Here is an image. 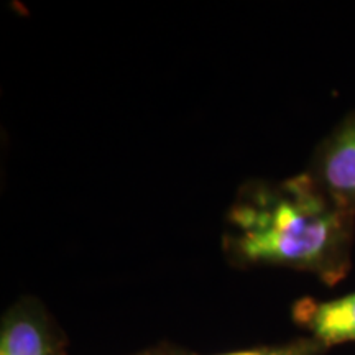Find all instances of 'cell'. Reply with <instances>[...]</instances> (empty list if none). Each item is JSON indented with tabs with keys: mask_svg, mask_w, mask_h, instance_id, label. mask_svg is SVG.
Here are the masks:
<instances>
[{
	"mask_svg": "<svg viewBox=\"0 0 355 355\" xmlns=\"http://www.w3.org/2000/svg\"><path fill=\"white\" fill-rule=\"evenodd\" d=\"M355 214L331 201L304 173L248 181L225 217L222 250L235 268L283 266L336 286L352 266Z\"/></svg>",
	"mask_w": 355,
	"mask_h": 355,
	"instance_id": "cell-1",
	"label": "cell"
},
{
	"mask_svg": "<svg viewBox=\"0 0 355 355\" xmlns=\"http://www.w3.org/2000/svg\"><path fill=\"white\" fill-rule=\"evenodd\" d=\"M306 175L332 202L355 214V112L318 145Z\"/></svg>",
	"mask_w": 355,
	"mask_h": 355,
	"instance_id": "cell-2",
	"label": "cell"
},
{
	"mask_svg": "<svg viewBox=\"0 0 355 355\" xmlns=\"http://www.w3.org/2000/svg\"><path fill=\"white\" fill-rule=\"evenodd\" d=\"M0 355H66V336L37 298H20L0 322Z\"/></svg>",
	"mask_w": 355,
	"mask_h": 355,
	"instance_id": "cell-3",
	"label": "cell"
},
{
	"mask_svg": "<svg viewBox=\"0 0 355 355\" xmlns=\"http://www.w3.org/2000/svg\"><path fill=\"white\" fill-rule=\"evenodd\" d=\"M291 316L296 326L326 349L355 343V291L329 301L306 296L293 304Z\"/></svg>",
	"mask_w": 355,
	"mask_h": 355,
	"instance_id": "cell-4",
	"label": "cell"
},
{
	"mask_svg": "<svg viewBox=\"0 0 355 355\" xmlns=\"http://www.w3.org/2000/svg\"><path fill=\"white\" fill-rule=\"evenodd\" d=\"M326 350L327 349L324 347L319 340L308 336V337H301V339L291 340V343H286V344L263 345V347L243 349V350H235V352L216 354V355H324L326 354ZM176 355H201V354L178 350Z\"/></svg>",
	"mask_w": 355,
	"mask_h": 355,
	"instance_id": "cell-5",
	"label": "cell"
},
{
	"mask_svg": "<svg viewBox=\"0 0 355 355\" xmlns=\"http://www.w3.org/2000/svg\"><path fill=\"white\" fill-rule=\"evenodd\" d=\"M176 354H178L176 347H171L170 344H159V345H155V347L141 350V352L133 354V355H176Z\"/></svg>",
	"mask_w": 355,
	"mask_h": 355,
	"instance_id": "cell-6",
	"label": "cell"
}]
</instances>
